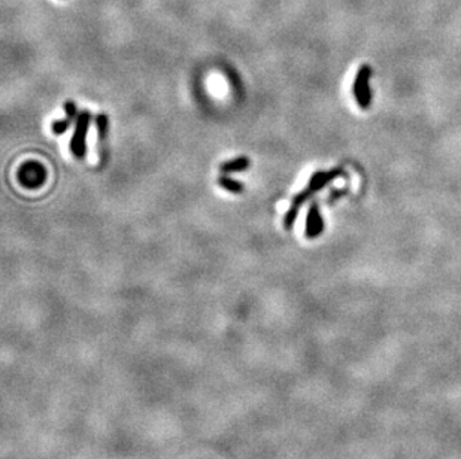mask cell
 <instances>
[{
    "label": "cell",
    "mask_w": 461,
    "mask_h": 459,
    "mask_svg": "<svg viewBox=\"0 0 461 459\" xmlns=\"http://www.w3.org/2000/svg\"><path fill=\"white\" fill-rule=\"evenodd\" d=\"M343 173L345 172L340 167H336V169H331V170H318V172H315L311 176L308 185L293 198V203H291L290 209L285 212V215H284V227H285V230H291L293 228V225L296 222V218L299 215V210L305 204L306 200H309L312 195H315L320 189L327 186L336 177L343 176Z\"/></svg>",
    "instance_id": "obj_1"
},
{
    "label": "cell",
    "mask_w": 461,
    "mask_h": 459,
    "mask_svg": "<svg viewBox=\"0 0 461 459\" xmlns=\"http://www.w3.org/2000/svg\"><path fill=\"white\" fill-rule=\"evenodd\" d=\"M75 122H76L75 131H73V136L70 139V151L76 158L82 160L87 155V136H88V130H90L91 114L88 111L81 112Z\"/></svg>",
    "instance_id": "obj_2"
},
{
    "label": "cell",
    "mask_w": 461,
    "mask_h": 459,
    "mask_svg": "<svg viewBox=\"0 0 461 459\" xmlns=\"http://www.w3.org/2000/svg\"><path fill=\"white\" fill-rule=\"evenodd\" d=\"M18 180L23 186L30 188V189H36V188H39L45 183L47 169L39 161H33V160L26 161L24 164H21V167L18 170Z\"/></svg>",
    "instance_id": "obj_3"
},
{
    "label": "cell",
    "mask_w": 461,
    "mask_h": 459,
    "mask_svg": "<svg viewBox=\"0 0 461 459\" xmlns=\"http://www.w3.org/2000/svg\"><path fill=\"white\" fill-rule=\"evenodd\" d=\"M370 76H372V69L364 64L358 69L355 79H354V87H352L354 97L363 109H367L372 103V88L369 85Z\"/></svg>",
    "instance_id": "obj_4"
},
{
    "label": "cell",
    "mask_w": 461,
    "mask_h": 459,
    "mask_svg": "<svg viewBox=\"0 0 461 459\" xmlns=\"http://www.w3.org/2000/svg\"><path fill=\"white\" fill-rule=\"evenodd\" d=\"M323 231H324V221H323V216L320 213L318 204L314 201V203H311V206L308 209L305 234H306L308 239H317Z\"/></svg>",
    "instance_id": "obj_5"
},
{
    "label": "cell",
    "mask_w": 461,
    "mask_h": 459,
    "mask_svg": "<svg viewBox=\"0 0 461 459\" xmlns=\"http://www.w3.org/2000/svg\"><path fill=\"white\" fill-rule=\"evenodd\" d=\"M251 161L248 157L245 155H241V157H236L233 160H228L225 163L221 164V172L224 174H228V173H238V172H244L250 167Z\"/></svg>",
    "instance_id": "obj_6"
},
{
    "label": "cell",
    "mask_w": 461,
    "mask_h": 459,
    "mask_svg": "<svg viewBox=\"0 0 461 459\" xmlns=\"http://www.w3.org/2000/svg\"><path fill=\"white\" fill-rule=\"evenodd\" d=\"M218 185H219L221 188H224L225 191L233 192V194H241V192H244V189H245L244 185H242L239 180L228 177L227 174H222V176L218 177Z\"/></svg>",
    "instance_id": "obj_7"
},
{
    "label": "cell",
    "mask_w": 461,
    "mask_h": 459,
    "mask_svg": "<svg viewBox=\"0 0 461 459\" xmlns=\"http://www.w3.org/2000/svg\"><path fill=\"white\" fill-rule=\"evenodd\" d=\"M96 127H97V133H99V139L100 142H103L108 137V131H109V118L105 114H100L96 116Z\"/></svg>",
    "instance_id": "obj_8"
},
{
    "label": "cell",
    "mask_w": 461,
    "mask_h": 459,
    "mask_svg": "<svg viewBox=\"0 0 461 459\" xmlns=\"http://www.w3.org/2000/svg\"><path fill=\"white\" fill-rule=\"evenodd\" d=\"M72 122H73V119H70V118H65V119H60V121H54L53 122V133L56 134V136H60V134H65L66 133V130L72 125Z\"/></svg>",
    "instance_id": "obj_9"
},
{
    "label": "cell",
    "mask_w": 461,
    "mask_h": 459,
    "mask_svg": "<svg viewBox=\"0 0 461 459\" xmlns=\"http://www.w3.org/2000/svg\"><path fill=\"white\" fill-rule=\"evenodd\" d=\"M65 112H66V116L76 121L78 119V111H76V105L73 102H66L65 103Z\"/></svg>",
    "instance_id": "obj_10"
}]
</instances>
